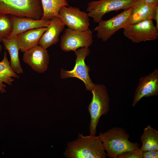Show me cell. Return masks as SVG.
Returning a JSON list of instances; mask_svg holds the SVG:
<instances>
[{
    "label": "cell",
    "instance_id": "obj_1",
    "mask_svg": "<svg viewBox=\"0 0 158 158\" xmlns=\"http://www.w3.org/2000/svg\"><path fill=\"white\" fill-rule=\"evenodd\" d=\"M64 157L67 158H106L107 157L99 136L79 133L75 140L68 142Z\"/></svg>",
    "mask_w": 158,
    "mask_h": 158
},
{
    "label": "cell",
    "instance_id": "obj_2",
    "mask_svg": "<svg viewBox=\"0 0 158 158\" xmlns=\"http://www.w3.org/2000/svg\"><path fill=\"white\" fill-rule=\"evenodd\" d=\"M98 136L107 156L109 158H118L121 153L140 147L138 142L129 141V135L120 127H114L105 132H100Z\"/></svg>",
    "mask_w": 158,
    "mask_h": 158
},
{
    "label": "cell",
    "instance_id": "obj_3",
    "mask_svg": "<svg viewBox=\"0 0 158 158\" xmlns=\"http://www.w3.org/2000/svg\"><path fill=\"white\" fill-rule=\"evenodd\" d=\"M91 91L92 97L88 107L90 117L89 132L90 135H96L100 118L107 115L109 110L110 99L107 89L103 84H94Z\"/></svg>",
    "mask_w": 158,
    "mask_h": 158
},
{
    "label": "cell",
    "instance_id": "obj_4",
    "mask_svg": "<svg viewBox=\"0 0 158 158\" xmlns=\"http://www.w3.org/2000/svg\"><path fill=\"white\" fill-rule=\"evenodd\" d=\"M0 13L40 20L43 11L41 0H0Z\"/></svg>",
    "mask_w": 158,
    "mask_h": 158
},
{
    "label": "cell",
    "instance_id": "obj_5",
    "mask_svg": "<svg viewBox=\"0 0 158 158\" xmlns=\"http://www.w3.org/2000/svg\"><path fill=\"white\" fill-rule=\"evenodd\" d=\"M137 0H99L88 4L86 11L89 17L99 23L103 16L113 11L124 10L132 8Z\"/></svg>",
    "mask_w": 158,
    "mask_h": 158
},
{
    "label": "cell",
    "instance_id": "obj_6",
    "mask_svg": "<svg viewBox=\"0 0 158 158\" xmlns=\"http://www.w3.org/2000/svg\"><path fill=\"white\" fill-rule=\"evenodd\" d=\"M75 52L76 56L75 66L71 71L61 69V77L62 79L77 78L83 82L87 90L91 91L94 87V83L90 78L89 73L90 69L85 61L86 57L90 53V50L88 47H84L78 49Z\"/></svg>",
    "mask_w": 158,
    "mask_h": 158
},
{
    "label": "cell",
    "instance_id": "obj_7",
    "mask_svg": "<svg viewBox=\"0 0 158 158\" xmlns=\"http://www.w3.org/2000/svg\"><path fill=\"white\" fill-rule=\"evenodd\" d=\"M123 29L125 36L134 43L153 40L158 38V29L152 19L134 24H128Z\"/></svg>",
    "mask_w": 158,
    "mask_h": 158
},
{
    "label": "cell",
    "instance_id": "obj_8",
    "mask_svg": "<svg viewBox=\"0 0 158 158\" xmlns=\"http://www.w3.org/2000/svg\"><path fill=\"white\" fill-rule=\"evenodd\" d=\"M93 37L92 32L89 28L78 31L68 28L65 29L61 37L60 47L64 51H75L79 48L89 47L93 42Z\"/></svg>",
    "mask_w": 158,
    "mask_h": 158
},
{
    "label": "cell",
    "instance_id": "obj_9",
    "mask_svg": "<svg viewBox=\"0 0 158 158\" xmlns=\"http://www.w3.org/2000/svg\"><path fill=\"white\" fill-rule=\"evenodd\" d=\"M132 10V8H130L109 20H101L94 29L98 38L106 42L118 30L123 29L128 23Z\"/></svg>",
    "mask_w": 158,
    "mask_h": 158
},
{
    "label": "cell",
    "instance_id": "obj_10",
    "mask_svg": "<svg viewBox=\"0 0 158 158\" xmlns=\"http://www.w3.org/2000/svg\"><path fill=\"white\" fill-rule=\"evenodd\" d=\"M59 18L68 28L78 31L89 29L90 19L87 13L72 6L62 7L59 12Z\"/></svg>",
    "mask_w": 158,
    "mask_h": 158
},
{
    "label": "cell",
    "instance_id": "obj_11",
    "mask_svg": "<svg viewBox=\"0 0 158 158\" xmlns=\"http://www.w3.org/2000/svg\"><path fill=\"white\" fill-rule=\"evenodd\" d=\"M158 95V69H155L148 75L141 77L136 88L132 104L135 106L143 97Z\"/></svg>",
    "mask_w": 158,
    "mask_h": 158
},
{
    "label": "cell",
    "instance_id": "obj_12",
    "mask_svg": "<svg viewBox=\"0 0 158 158\" xmlns=\"http://www.w3.org/2000/svg\"><path fill=\"white\" fill-rule=\"evenodd\" d=\"M23 60L34 71L42 73L47 69L49 57L47 49L37 45L24 52Z\"/></svg>",
    "mask_w": 158,
    "mask_h": 158
},
{
    "label": "cell",
    "instance_id": "obj_13",
    "mask_svg": "<svg viewBox=\"0 0 158 158\" xmlns=\"http://www.w3.org/2000/svg\"><path fill=\"white\" fill-rule=\"evenodd\" d=\"M65 25L58 17H55L50 20L47 29L41 37L38 45L46 49L59 41V37Z\"/></svg>",
    "mask_w": 158,
    "mask_h": 158
},
{
    "label": "cell",
    "instance_id": "obj_14",
    "mask_svg": "<svg viewBox=\"0 0 158 158\" xmlns=\"http://www.w3.org/2000/svg\"><path fill=\"white\" fill-rule=\"evenodd\" d=\"M12 28L8 38L16 36L18 34L32 29L47 27L50 20H36L26 17H20L10 15Z\"/></svg>",
    "mask_w": 158,
    "mask_h": 158
},
{
    "label": "cell",
    "instance_id": "obj_15",
    "mask_svg": "<svg viewBox=\"0 0 158 158\" xmlns=\"http://www.w3.org/2000/svg\"><path fill=\"white\" fill-rule=\"evenodd\" d=\"M46 29L47 27L33 29L16 36L20 50L24 52L38 45L39 41Z\"/></svg>",
    "mask_w": 158,
    "mask_h": 158
},
{
    "label": "cell",
    "instance_id": "obj_16",
    "mask_svg": "<svg viewBox=\"0 0 158 158\" xmlns=\"http://www.w3.org/2000/svg\"><path fill=\"white\" fill-rule=\"evenodd\" d=\"M154 7L143 0H137L132 7L128 24H134L147 19H152Z\"/></svg>",
    "mask_w": 158,
    "mask_h": 158
},
{
    "label": "cell",
    "instance_id": "obj_17",
    "mask_svg": "<svg viewBox=\"0 0 158 158\" xmlns=\"http://www.w3.org/2000/svg\"><path fill=\"white\" fill-rule=\"evenodd\" d=\"M19 78L18 74L11 68L7 58V52L5 51L3 59L0 62V92L1 93L6 92V84L12 86L15 79Z\"/></svg>",
    "mask_w": 158,
    "mask_h": 158
},
{
    "label": "cell",
    "instance_id": "obj_18",
    "mask_svg": "<svg viewBox=\"0 0 158 158\" xmlns=\"http://www.w3.org/2000/svg\"><path fill=\"white\" fill-rule=\"evenodd\" d=\"M5 49L9 54L10 66L13 70L18 74L23 73L19 57L20 49L16 36L4 40L2 41Z\"/></svg>",
    "mask_w": 158,
    "mask_h": 158
},
{
    "label": "cell",
    "instance_id": "obj_19",
    "mask_svg": "<svg viewBox=\"0 0 158 158\" xmlns=\"http://www.w3.org/2000/svg\"><path fill=\"white\" fill-rule=\"evenodd\" d=\"M43 9V15L40 20H49L55 17L59 18L61 8L68 6L69 0H41Z\"/></svg>",
    "mask_w": 158,
    "mask_h": 158
},
{
    "label": "cell",
    "instance_id": "obj_20",
    "mask_svg": "<svg viewBox=\"0 0 158 158\" xmlns=\"http://www.w3.org/2000/svg\"><path fill=\"white\" fill-rule=\"evenodd\" d=\"M140 140L142 145L140 148L143 151L158 150V131L150 125L144 128Z\"/></svg>",
    "mask_w": 158,
    "mask_h": 158
},
{
    "label": "cell",
    "instance_id": "obj_21",
    "mask_svg": "<svg viewBox=\"0 0 158 158\" xmlns=\"http://www.w3.org/2000/svg\"><path fill=\"white\" fill-rule=\"evenodd\" d=\"M12 28L10 15L0 13V42L8 38Z\"/></svg>",
    "mask_w": 158,
    "mask_h": 158
},
{
    "label": "cell",
    "instance_id": "obj_22",
    "mask_svg": "<svg viewBox=\"0 0 158 158\" xmlns=\"http://www.w3.org/2000/svg\"><path fill=\"white\" fill-rule=\"evenodd\" d=\"M143 151L140 148L123 152L119 155L118 158H143Z\"/></svg>",
    "mask_w": 158,
    "mask_h": 158
},
{
    "label": "cell",
    "instance_id": "obj_23",
    "mask_svg": "<svg viewBox=\"0 0 158 158\" xmlns=\"http://www.w3.org/2000/svg\"><path fill=\"white\" fill-rule=\"evenodd\" d=\"M143 158H157L158 150H148L142 152Z\"/></svg>",
    "mask_w": 158,
    "mask_h": 158
},
{
    "label": "cell",
    "instance_id": "obj_24",
    "mask_svg": "<svg viewBox=\"0 0 158 158\" xmlns=\"http://www.w3.org/2000/svg\"><path fill=\"white\" fill-rule=\"evenodd\" d=\"M158 5L155 6L152 19L154 20L156 23L155 26L156 28L158 29Z\"/></svg>",
    "mask_w": 158,
    "mask_h": 158
},
{
    "label": "cell",
    "instance_id": "obj_25",
    "mask_svg": "<svg viewBox=\"0 0 158 158\" xmlns=\"http://www.w3.org/2000/svg\"><path fill=\"white\" fill-rule=\"evenodd\" d=\"M147 3L153 6L158 5V0H143Z\"/></svg>",
    "mask_w": 158,
    "mask_h": 158
},
{
    "label": "cell",
    "instance_id": "obj_26",
    "mask_svg": "<svg viewBox=\"0 0 158 158\" xmlns=\"http://www.w3.org/2000/svg\"><path fill=\"white\" fill-rule=\"evenodd\" d=\"M2 45L0 43V54L2 50Z\"/></svg>",
    "mask_w": 158,
    "mask_h": 158
}]
</instances>
